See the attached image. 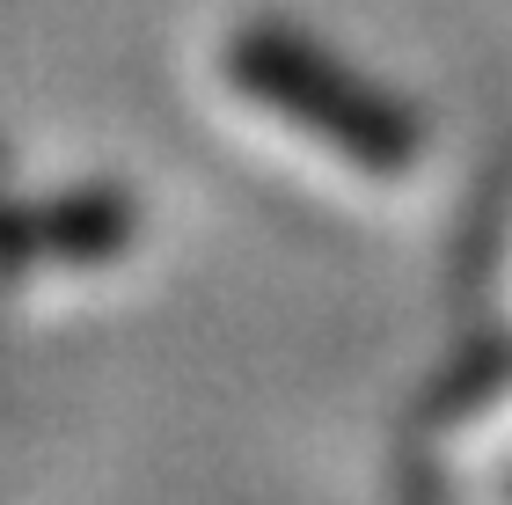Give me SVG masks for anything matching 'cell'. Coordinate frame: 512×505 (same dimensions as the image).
<instances>
[]
</instances>
